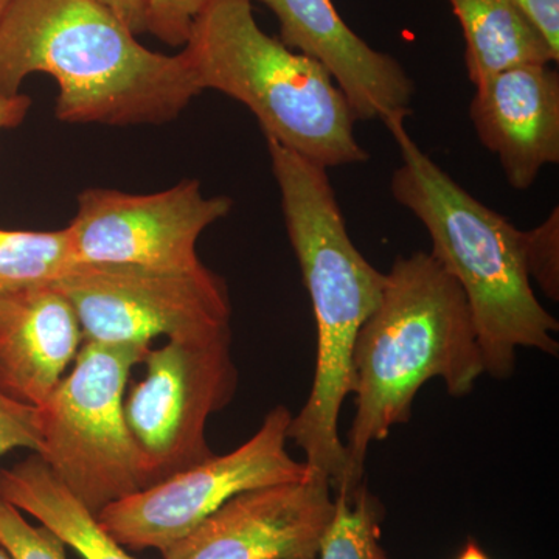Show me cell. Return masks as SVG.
Here are the masks:
<instances>
[{
  "instance_id": "obj_1",
  "label": "cell",
  "mask_w": 559,
  "mask_h": 559,
  "mask_svg": "<svg viewBox=\"0 0 559 559\" xmlns=\"http://www.w3.org/2000/svg\"><path fill=\"white\" fill-rule=\"evenodd\" d=\"M57 81L64 123L164 124L201 94L186 53L146 49L98 0H11L0 21V91Z\"/></svg>"
},
{
  "instance_id": "obj_2",
  "label": "cell",
  "mask_w": 559,
  "mask_h": 559,
  "mask_svg": "<svg viewBox=\"0 0 559 559\" xmlns=\"http://www.w3.org/2000/svg\"><path fill=\"white\" fill-rule=\"evenodd\" d=\"M286 230L310 294L318 358L307 403L293 415L288 439L334 491L358 487L340 436V415L353 392V348L380 304L385 274L349 238L329 168L266 140ZM364 481V480H362Z\"/></svg>"
},
{
  "instance_id": "obj_3",
  "label": "cell",
  "mask_w": 559,
  "mask_h": 559,
  "mask_svg": "<svg viewBox=\"0 0 559 559\" xmlns=\"http://www.w3.org/2000/svg\"><path fill=\"white\" fill-rule=\"evenodd\" d=\"M355 417L344 443L353 480L366 474L371 443L406 425L419 389L441 380L454 399L485 373L468 301L428 252L400 257L385 274L377 310L353 348Z\"/></svg>"
},
{
  "instance_id": "obj_4",
  "label": "cell",
  "mask_w": 559,
  "mask_h": 559,
  "mask_svg": "<svg viewBox=\"0 0 559 559\" xmlns=\"http://www.w3.org/2000/svg\"><path fill=\"white\" fill-rule=\"evenodd\" d=\"M401 164L390 191L428 230L433 260L465 294L485 373L513 374L520 348L558 356V320L540 305L525 270L521 230L481 204L411 138L404 121L390 124Z\"/></svg>"
},
{
  "instance_id": "obj_5",
  "label": "cell",
  "mask_w": 559,
  "mask_h": 559,
  "mask_svg": "<svg viewBox=\"0 0 559 559\" xmlns=\"http://www.w3.org/2000/svg\"><path fill=\"white\" fill-rule=\"evenodd\" d=\"M182 51L201 91L240 102L266 140L325 168L370 159L344 92L318 61L261 31L252 0H212Z\"/></svg>"
},
{
  "instance_id": "obj_6",
  "label": "cell",
  "mask_w": 559,
  "mask_h": 559,
  "mask_svg": "<svg viewBox=\"0 0 559 559\" xmlns=\"http://www.w3.org/2000/svg\"><path fill=\"white\" fill-rule=\"evenodd\" d=\"M151 345L83 342L72 369L38 411L39 451L53 476L97 516L146 488L123 401Z\"/></svg>"
},
{
  "instance_id": "obj_7",
  "label": "cell",
  "mask_w": 559,
  "mask_h": 559,
  "mask_svg": "<svg viewBox=\"0 0 559 559\" xmlns=\"http://www.w3.org/2000/svg\"><path fill=\"white\" fill-rule=\"evenodd\" d=\"M142 364L145 377L127 389L123 412L148 488L215 455L209 419L238 389L230 326L167 340Z\"/></svg>"
},
{
  "instance_id": "obj_8",
  "label": "cell",
  "mask_w": 559,
  "mask_h": 559,
  "mask_svg": "<svg viewBox=\"0 0 559 559\" xmlns=\"http://www.w3.org/2000/svg\"><path fill=\"white\" fill-rule=\"evenodd\" d=\"M293 414L274 407L260 429L237 450L213 455L193 468L110 503L97 514L103 528L127 550H165L210 514L250 489L307 479V462L290 457Z\"/></svg>"
},
{
  "instance_id": "obj_9",
  "label": "cell",
  "mask_w": 559,
  "mask_h": 559,
  "mask_svg": "<svg viewBox=\"0 0 559 559\" xmlns=\"http://www.w3.org/2000/svg\"><path fill=\"white\" fill-rule=\"evenodd\" d=\"M55 288L72 305L84 342L145 344L230 326L226 282L194 271L75 264Z\"/></svg>"
},
{
  "instance_id": "obj_10",
  "label": "cell",
  "mask_w": 559,
  "mask_h": 559,
  "mask_svg": "<svg viewBox=\"0 0 559 559\" xmlns=\"http://www.w3.org/2000/svg\"><path fill=\"white\" fill-rule=\"evenodd\" d=\"M231 207L229 197H207L197 179L148 194L87 189L66 229L75 264L194 271L204 266L198 240Z\"/></svg>"
},
{
  "instance_id": "obj_11",
  "label": "cell",
  "mask_w": 559,
  "mask_h": 559,
  "mask_svg": "<svg viewBox=\"0 0 559 559\" xmlns=\"http://www.w3.org/2000/svg\"><path fill=\"white\" fill-rule=\"evenodd\" d=\"M325 474L272 485L235 496L164 559H318L336 498Z\"/></svg>"
},
{
  "instance_id": "obj_12",
  "label": "cell",
  "mask_w": 559,
  "mask_h": 559,
  "mask_svg": "<svg viewBox=\"0 0 559 559\" xmlns=\"http://www.w3.org/2000/svg\"><path fill=\"white\" fill-rule=\"evenodd\" d=\"M257 2L277 17L278 39L286 47L326 69L358 120H381L390 127L411 116L415 84L409 73L395 57L353 32L333 0Z\"/></svg>"
},
{
  "instance_id": "obj_13",
  "label": "cell",
  "mask_w": 559,
  "mask_h": 559,
  "mask_svg": "<svg viewBox=\"0 0 559 559\" xmlns=\"http://www.w3.org/2000/svg\"><path fill=\"white\" fill-rule=\"evenodd\" d=\"M469 117L514 190L559 162V73L551 64L503 70L477 84Z\"/></svg>"
},
{
  "instance_id": "obj_14",
  "label": "cell",
  "mask_w": 559,
  "mask_h": 559,
  "mask_svg": "<svg viewBox=\"0 0 559 559\" xmlns=\"http://www.w3.org/2000/svg\"><path fill=\"white\" fill-rule=\"evenodd\" d=\"M83 342L72 305L55 286L0 297V390L28 406H43Z\"/></svg>"
},
{
  "instance_id": "obj_15",
  "label": "cell",
  "mask_w": 559,
  "mask_h": 559,
  "mask_svg": "<svg viewBox=\"0 0 559 559\" xmlns=\"http://www.w3.org/2000/svg\"><path fill=\"white\" fill-rule=\"evenodd\" d=\"M465 39V68L474 86L503 70L554 64L555 49L516 0H448Z\"/></svg>"
},
{
  "instance_id": "obj_16",
  "label": "cell",
  "mask_w": 559,
  "mask_h": 559,
  "mask_svg": "<svg viewBox=\"0 0 559 559\" xmlns=\"http://www.w3.org/2000/svg\"><path fill=\"white\" fill-rule=\"evenodd\" d=\"M0 498L31 514L83 559H139L103 528L98 518L53 476L38 454L0 468Z\"/></svg>"
},
{
  "instance_id": "obj_17",
  "label": "cell",
  "mask_w": 559,
  "mask_h": 559,
  "mask_svg": "<svg viewBox=\"0 0 559 559\" xmlns=\"http://www.w3.org/2000/svg\"><path fill=\"white\" fill-rule=\"evenodd\" d=\"M73 266L68 229H0V297L53 285Z\"/></svg>"
},
{
  "instance_id": "obj_18",
  "label": "cell",
  "mask_w": 559,
  "mask_h": 559,
  "mask_svg": "<svg viewBox=\"0 0 559 559\" xmlns=\"http://www.w3.org/2000/svg\"><path fill=\"white\" fill-rule=\"evenodd\" d=\"M336 510L319 559H390L381 546L382 507L364 481L334 492Z\"/></svg>"
},
{
  "instance_id": "obj_19",
  "label": "cell",
  "mask_w": 559,
  "mask_h": 559,
  "mask_svg": "<svg viewBox=\"0 0 559 559\" xmlns=\"http://www.w3.org/2000/svg\"><path fill=\"white\" fill-rule=\"evenodd\" d=\"M0 547L11 559H68L66 544L44 525H32L24 513L0 498Z\"/></svg>"
},
{
  "instance_id": "obj_20",
  "label": "cell",
  "mask_w": 559,
  "mask_h": 559,
  "mask_svg": "<svg viewBox=\"0 0 559 559\" xmlns=\"http://www.w3.org/2000/svg\"><path fill=\"white\" fill-rule=\"evenodd\" d=\"M521 249L530 280H535L550 300L559 299V210L555 207L544 223L521 230Z\"/></svg>"
},
{
  "instance_id": "obj_21",
  "label": "cell",
  "mask_w": 559,
  "mask_h": 559,
  "mask_svg": "<svg viewBox=\"0 0 559 559\" xmlns=\"http://www.w3.org/2000/svg\"><path fill=\"white\" fill-rule=\"evenodd\" d=\"M212 0H150L146 32L171 47L186 46L191 25Z\"/></svg>"
},
{
  "instance_id": "obj_22",
  "label": "cell",
  "mask_w": 559,
  "mask_h": 559,
  "mask_svg": "<svg viewBox=\"0 0 559 559\" xmlns=\"http://www.w3.org/2000/svg\"><path fill=\"white\" fill-rule=\"evenodd\" d=\"M36 407L10 399L0 390V455L14 450L39 451Z\"/></svg>"
},
{
  "instance_id": "obj_23",
  "label": "cell",
  "mask_w": 559,
  "mask_h": 559,
  "mask_svg": "<svg viewBox=\"0 0 559 559\" xmlns=\"http://www.w3.org/2000/svg\"><path fill=\"white\" fill-rule=\"evenodd\" d=\"M536 22L551 46L559 50V0H516Z\"/></svg>"
},
{
  "instance_id": "obj_24",
  "label": "cell",
  "mask_w": 559,
  "mask_h": 559,
  "mask_svg": "<svg viewBox=\"0 0 559 559\" xmlns=\"http://www.w3.org/2000/svg\"><path fill=\"white\" fill-rule=\"evenodd\" d=\"M98 2L112 11L135 35L146 33V9L150 0H98Z\"/></svg>"
},
{
  "instance_id": "obj_25",
  "label": "cell",
  "mask_w": 559,
  "mask_h": 559,
  "mask_svg": "<svg viewBox=\"0 0 559 559\" xmlns=\"http://www.w3.org/2000/svg\"><path fill=\"white\" fill-rule=\"evenodd\" d=\"M31 97L24 94L7 95L0 91V131L21 124L31 110Z\"/></svg>"
},
{
  "instance_id": "obj_26",
  "label": "cell",
  "mask_w": 559,
  "mask_h": 559,
  "mask_svg": "<svg viewBox=\"0 0 559 559\" xmlns=\"http://www.w3.org/2000/svg\"><path fill=\"white\" fill-rule=\"evenodd\" d=\"M457 559H491L485 554L484 549L476 543V540L469 539L465 544Z\"/></svg>"
},
{
  "instance_id": "obj_27",
  "label": "cell",
  "mask_w": 559,
  "mask_h": 559,
  "mask_svg": "<svg viewBox=\"0 0 559 559\" xmlns=\"http://www.w3.org/2000/svg\"><path fill=\"white\" fill-rule=\"evenodd\" d=\"M11 0H0V21H2L3 14L9 9Z\"/></svg>"
},
{
  "instance_id": "obj_28",
  "label": "cell",
  "mask_w": 559,
  "mask_h": 559,
  "mask_svg": "<svg viewBox=\"0 0 559 559\" xmlns=\"http://www.w3.org/2000/svg\"><path fill=\"white\" fill-rule=\"evenodd\" d=\"M0 559H11L10 555L7 554V551L3 550L2 547H0Z\"/></svg>"
}]
</instances>
